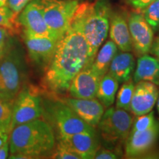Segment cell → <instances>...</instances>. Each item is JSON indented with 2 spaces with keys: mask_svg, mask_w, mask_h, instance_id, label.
Wrapping results in <instances>:
<instances>
[{
  "mask_svg": "<svg viewBox=\"0 0 159 159\" xmlns=\"http://www.w3.org/2000/svg\"><path fill=\"white\" fill-rule=\"evenodd\" d=\"M93 61L90 49L83 35L69 28L60 39L54 55L46 68L44 86L57 94L68 91L77 73Z\"/></svg>",
  "mask_w": 159,
  "mask_h": 159,
  "instance_id": "cell-1",
  "label": "cell"
},
{
  "mask_svg": "<svg viewBox=\"0 0 159 159\" xmlns=\"http://www.w3.org/2000/svg\"><path fill=\"white\" fill-rule=\"evenodd\" d=\"M9 158L50 157L55 148L52 127L41 118L15 127L9 134Z\"/></svg>",
  "mask_w": 159,
  "mask_h": 159,
  "instance_id": "cell-2",
  "label": "cell"
},
{
  "mask_svg": "<svg viewBox=\"0 0 159 159\" xmlns=\"http://www.w3.org/2000/svg\"><path fill=\"white\" fill-rule=\"evenodd\" d=\"M112 11L108 0L85 1L79 3L71 19L70 28L83 35L93 60L108 36Z\"/></svg>",
  "mask_w": 159,
  "mask_h": 159,
  "instance_id": "cell-3",
  "label": "cell"
},
{
  "mask_svg": "<svg viewBox=\"0 0 159 159\" xmlns=\"http://www.w3.org/2000/svg\"><path fill=\"white\" fill-rule=\"evenodd\" d=\"M27 76V66L22 45L10 35L5 52L0 58V94L15 99Z\"/></svg>",
  "mask_w": 159,
  "mask_h": 159,
  "instance_id": "cell-4",
  "label": "cell"
},
{
  "mask_svg": "<svg viewBox=\"0 0 159 159\" xmlns=\"http://www.w3.org/2000/svg\"><path fill=\"white\" fill-rule=\"evenodd\" d=\"M43 116L55 127L59 137L82 132H96L63 100L43 101Z\"/></svg>",
  "mask_w": 159,
  "mask_h": 159,
  "instance_id": "cell-5",
  "label": "cell"
},
{
  "mask_svg": "<svg viewBox=\"0 0 159 159\" xmlns=\"http://www.w3.org/2000/svg\"><path fill=\"white\" fill-rule=\"evenodd\" d=\"M54 36L60 39L70 28L78 0H35Z\"/></svg>",
  "mask_w": 159,
  "mask_h": 159,
  "instance_id": "cell-6",
  "label": "cell"
},
{
  "mask_svg": "<svg viewBox=\"0 0 159 159\" xmlns=\"http://www.w3.org/2000/svg\"><path fill=\"white\" fill-rule=\"evenodd\" d=\"M133 122V117L128 111L109 107L103 113L97 127L105 142L114 144L126 141Z\"/></svg>",
  "mask_w": 159,
  "mask_h": 159,
  "instance_id": "cell-7",
  "label": "cell"
},
{
  "mask_svg": "<svg viewBox=\"0 0 159 159\" xmlns=\"http://www.w3.org/2000/svg\"><path fill=\"white\" fill-rule=\"evenodd\" d=\"M43 100L35 89L23 87L13 103L11 130L15 127L41 118Z\"/></svg>",
  "mask_w": 159,
  "mask_h": 159,
  "instance_id": "cell-8",
  "label": "cell"
},
{
  "mask_svg": "<svg viewBox=\"0 0 159 159\" xmlns=\"http://www.w3.org/2000/svg\"><path fill=\"white\" fill-rule=\"evenodd\" d=\"M128 25L132 47L136 54L139 56L148 54L154 41L152 27L139 12H133L129 14Z\"/></svg>",
  "mask_w": 159,
  "mask_h": 159,
  "instance_id": "cell-9",
  "label": "cell"
},
{
  "mask_svg": "<svg viewBox=\"0 0 159 159\" xmlns=\"http://www.w3.org/2000/svg\"><path fill=\"white\" fill-rule=\"evenodd\" d=\"M23 38L30 58L39 66L47 68L54 55L60 39L26 33H24Z\"/></svg>",
  "mask_w": 159,
  "mask_h": 159,
  "instance_id": "cell-10",
  "label": "cell"
},
{
  "mask_svg": "<svg viewBox=\"0 0 159 159\" xmlns=\"http://www.w3.org/2000/svg\"><path fill=\"white\" fill-rule=\"evenodd\" d=\"M102 77L89 63L77 73L71 81L68 91L71 97L79 99L95 98Z\"/></svg>",
  "mask_w": 159,
  "mask_h": 159,
  "instance_id": "cell-11",
  "label": "cell"
},
{
  "mask_svg": "<svg viewBox=\"0 0 159 159\" xmlns=\"http://www.w3.org/2000/svg\"><path fill=\"white\" fill-rule=\"evenodd\" d=\"M18 21L23 27V33L56 39L46 23L42 11L35 0L30 2L19 13Z\"/></svg>",
  "mask_w": 159,
  "mask_h": 159,
  "instance_id": "cell-12",
  "label": "cell"
},
{
  "mask_svg": "<svg viewBox=\"0 0 159 159\" xmlns=\"http://www.w3.org/2000/svg\"><path fill=\"white\" fill-rule=\"evenodd\" d=\"M159 136V122L144 131H130L125 141V156L135 158L148 152Z\"/></svg>",
  "mask_w": 159,
  "mask_h": 159,
  "instance_id": "cell-13",
  "label": "cell"
},
{
  "mask_svg": "<svg viewBox=\"0 0 159 159\" xmlns=\"http://www.w3.org/2000/svg\"><path fill=\"white\" fill-rule=\"evenodd\" d=\"M58 142L77 155L80 159L94 158L99 149L96 132H82L60 136Z\"/></svg>",
  "mask_w": 159,
  "mask_h": 159,
  "instance_id": "cell-14",
  "label": "cell"
},
{
  "mask_svg": "<svg viewBox=\"0 0 159 159\" xmlns=\"http://www.w3.org/2000/svg\"><path fill=\"white\" fill-rule=\"evenodd\" d=\"M159 94L157 85L148 81H139L135 85L130 103V111L136 116L150 112Z\"/></svg>",
  "mask_w": 159,
  "mask_h": 159,
  "instance_id": "cell-15",
  "label": "cell"
},
{
  "mask_svg": "<svg viewBox=\"0 0 159 159\" xmlns=\"http://www.w3.org/2000/svg\"><path fill=\"white\" fill-rule=\"evenodd\" d=\"M66 103L85 122L95 128L104 113V106L98 99H79L74 97L63 98Z\"/></svg>",
  "mask_w": 159,
  "mask_h": 159,
  "instance_id": "cell-16",
  "label": "cell"
},
{
  "mask_svg": "<svg viewBox=\"0 0 159 159\" xmlns=\"http://www.w3.org/2000/svg\"><path fill=\"white\" fill-rule=\"evenodd\" d=\"M109 35L118 49L122 52H130L133 49L128 17L119 11L111 12L109 26Z\"/></svg>",
  "mask_w": 159,
  "mask_h": 159,
  "instance_id": "cell-17",
  "label": "cell"
},
{
  "mask_svg": "<svg viewBox=\"0 0 159 159\" xmlns=\"http://www.w3.org/2000/svg\"><path fill=\"white\" fill-rule=\"evenodd\" d=\"M135 58L130 52H117L115 55L108 72L115 77L119 83H123L131 79L135 71Z\"/></svg>",
  "mask_w": 159,
  "mask_h": 159,
  "instance_id": "cell-18",
  "label": "cell"
},
{
  "mask_svg": "<svg viewBox=\"0 0 159 159\" xmlns=\"http://www.w3.org/2000/svg\"><path fill=\"white\" fill-rule=\"evenodd\" d=\"M142 80L159 85L158 58L148 54L139 56L134 72V81L136 83Z\"/></svg>",
  "mask_w": 159,
  "mask_h": 159,
  "instance_id": "cell-19",
  "label": "cell"
},
{
  "mask_svg": "<svg viewBox=\"0 0 159 159\" xmlns=\"http://www.w3.org/2000/svg\"><path fill=\"white\" fill-rule=\"evenodd\" d=\"M117 52L118 47L111 40L107 41L97 52L92 66L99 77H102L108 72L111 61Z\"/></svg>",
  "mask_w": 159,
  "mask_h": 159,
  "instance_id": "cell-20",
  "label": "cell"
},
{
  "mask_svg": "<svg viewBox=\"0 0 159 159\" xmlns=\"http://www.w3.org/2000/svg\"><path fill=\"white\" fill-rule=\"evenodd\" d=\"M118 80L107 72L99 82L96 97L104 108H108L114 104L119 88Z\"/></svg>",
  "mask_w": 159,
  "mask_h": 159,
  "instance_id": "cell-21",
  "label": "cell"
},
{
  "mask_svg": "<svg viewBox=\"0 0 159 159\" xmlns=\"http://www.w3.org/2000/svg\"><path fill=\"white\" fill-rule=\"evenodd\" d=\"M15 99L0 94V131L10 134Z\"/></svg>",
  "mask_w": 159,
  "mask_h": 159,
  "instance_id": "cell-22",
  "label": "cell"
},
{
  "mask_svg": "<svg viewBox=\"0 0 159 159\" xmlns=\"http://www.w3.org/2000/svg\"><path fill=\"white\" fill-rule=\"evenodd\" d=\"M135 83L132 79L123 83L120 89L117 93L116 108L130 111V103L134 94Z\"/></svg>",
  "mask_w": 159,
  "mask_h": 159,
  "instance_id": "cell-23",
  "label": "cell"
},
{
  "mask_svg": "<svg viewBox=\"0 0 159 159\" xmlns=\"http://www.w3.org/2000/svg\"><path fill=\"white\" fill-rule=\"evenodd\" d=\"M0 27L7 29L11 35L16 33L21 27L18 21V15L7 5L0 7Z\"/></svg>",
  "mask_w": 159,
  "mask_h": 159,
  "instance_id": "cell-24",
  "label": "cell"
},
{
  "mask_svg": "<svg viewBox=\"0 0 159 159\" xmlns=\"http://www.w3.org/2000/svg\"><path fill=\"white\" fill-rule=\"evenodd\" d=\"M144 19L152 27V30H159V0H155L152 3L142 11Z\"/></svg>",
  "mask_w": 159,
  "mask_h": 159,
  "instance_id": "cell-25",
  "label": "cell"
},
{
  "mask_svg": "<svg viewBox=\"0 0 159 159\" xmlns=\"http://www.w3.org/2000/svg\"><path fill=\"white\" fill-rule=\"evenodd\" d=\"M156 122V119L154 117L153 111L144 115L137 116V118L133 122L132 128L130 131H144L150 128L153 126Z\"/></svg>",
  "mask_w": 159,
  "mask_h": 159,
  "instance_id": "cell-26",
  "label": "cell"
},
{
  "mask_svg": "<svg viewBox=\"0 0 159 159\" xmlns=\"http://www.w3.org/2000/svg\"><path fill=\"white\" fill-rule=\"evenodd\" d=\"M49 158L57 159H80L79 156L72 151L58 142Z\"/></svg>",
  "mask_w": 159,
  "mask_h": 159,
  "instance_id": "cell-27",
  "label": "cell"
},
{
  "mask_svg": "<svg viewBox=\"0 0 159 159\" xmlns=\"http://www.w3.org/2000/svg\"><path fill=\"white\" fill-rule=\"evenodd\" d=\"M32 1L33 0H7V5L13 13L19 16L23 9Z\"/></svg>",
  "mask_w": 159,
  "mask_h": 159,
  "instance_id": "cell-28",
  "label": "cell"
},
{
  "mask_svg": "<svg viewBox=\"0 0 159 159\" xmlns=\"http://www.w3.org/2000/svg\"><path fill=\"white\" fill-rule=\"evenodd\" d=\"M10 35L11 34L7 29L0 27V58L5 52Z\"/></svg>",
  "mask_w": 159,
  "mask_h": 159,
  "instance_id": "cell-29",
  "label": "cell"
},
{
  "mask_svg": "<svg viewBox=\"0 0 159 159\" xmlns=\"http://www.w3.org/2000/svg\"><path fill=\"white\" fill-rule=\"evenodd\" d=\"M118 155H116L113 151L107 149H98L95 155L94 158L96 159H116L118 158Z\"/></svg>",
  "mask_w": 159,
  "mask_h": 159,
  "instance_id": "cell-30",
  "label": "cell"
},
{
  "mask_svg": "<svg viewBox=\"0 0 159 159\" xmlns=\"http://www.w3.org/2000/svg\"><path fill=\"white\" fill-rule=\"evenodd\" d=\"M129 2L137 11H142L155 0H128Z\"/></svg>",
  "mask_w": 159,
  "mask_h": 159,
  "instance_id": "cell-31",
  "label": "cell"
},
{
  "mask_svg": "<svg viewBox=\"0 0 159 159\" xmlns=\"http://www.w3.org/2000/svg\"><path fill=\"white\" fill-rule=\"evenodd\" d=\"M10 147H9V139L8 141L4 143L0 146V159L7 158L9 156Z\"/></svg>",
  "mask_w": 159,
  "mask_h": 159,
  "instance_id": "cell-32",
  "label": "cell"
},
{
  "mask_svg": "<svg viewBox=\"0 0 159 159\" xmlns=\"http://www.w3.org/2000/svg\"><path fill=\"white\" fill-rule=\"evenodd\" d=\"M150 52L152 55H155L156 57L159 59V38H158L156 41H153Z\"/></svg>",
  "mask_w": 159,
  "mask_h": 159,
  "instance_id": "cell-33",
  "label": "cell"
},
{
  "mask_svg": "<svg viewBox=\"0 0 159 159\" xmlns=\"http://www.w3.org/2000/svg\"><path fill=\"white\" fill-rule=\"evenodd\" d=\"M9 135L0 131V146H2L4 143L8 141Z\"/></svg>",
  "mask_w": 159,
  "mask_h": 159,
  "instance_id": "cell-34",
  "label": "cell"
},
{
  "mask_svg": "<svg viewBox=\"0 0 159 159\" xmlns=\"http://www.w3.org/2000/svg\"><path fill=\"white\" fill-rule=\"evenodd\" d=\"M7 0H0V7L7 5Z\"/></svg>",
  "mask_w": 159,
  "mask_h": 159,
  "instance_id": "cell-35",
  "label": "cell"
},
{
  "mask_svg": "<svg viewBox=\"0 0 159 159\" xmlns=\"http://www.w3.org/2000/svg\"><path fill=\"white\" fill-rule=\"evenodd\" d=\"M157 109H158V112L159 114V94H158V99H157Z\"/></svg>",
  "mask_w": 159,
  "mask_h": 159,
  "instance_id": "cell-36",
  "label": "cell"
},
{
  "mask_svg": "<svg viewBox=\"0 0 159 159\" xmlns=\"http://www.w3.org/2000/svg\"><path fill=\"white\" fill-rule=\"evenodd\" d=\"M78 1H80V0H78Z\"/></svg>",
  "mask_w": 159,
  "mask_h": 159,
  "instance_id": "cell-37",
  "label": "cell"
}]
</instances>
